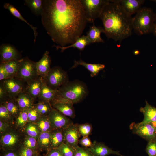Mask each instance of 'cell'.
Returning a JSON list of instances; mask_svg holds the SVG:
<instances>
[{"label":"cell","mask_w":156,"mask_h":156,"mask_svg":"<svg viewBox=\"0 0 156 156\" xmlns=\"http://www.w3.org/2000/svg\"><path fill=\"white\" fill-rule=\"evenodd\" d=\"M42 23L52 40L61 47L75 43L88 22L80 0H42Z\"/></svg>","instance_id":"1"},{"label":"cell","mask_w":156,"mask_h":156,"mask_svg":"<svg viewBox=\"0 0 156 156\" xmlns=\"http://www.w3.org/2000/svg\"><path fill=\"white\" fill-rule=\"evenodd\" d=\"M99 18L108 38L121 41L131 35L133 18L127 14L117 0H109L103 7Z\"/></svg>","instance_id":"2"},{"label":"cell","mask_w":156,"mask_h":156,"mask_svg":"<svg viewBox=\"0 0 156 156\" xmlns=\"http://www.w3.org/2000/svg\"><path fill=\"white\" fill-rule=\"evenodd\" d=\"M155 13L150 8L142 7L133 18V29L138 35L152 32L155 23Z\"/></svg>","instance_id":"3"},{"label":"cell","mask_w":156,"mask_h":156,"mask_svg":"<svg viewBox=\"0 0 156 156\" xmlns=\"http://www.w3.org/2000/svg\"><path fill=\"white\" fill-rule=\"evenodd\" d=\"M58 95L73 104L82 100L88 94L87 87L84 83L78 81H68L58 89Z\"/></svg>","instance_id":"4"},{"label":"cell","mask_w":156,"mask_h":156,"mask_svg":"<svg viewBox=\"0 0 156 156\" xmlns=\"http://www.w3.org/2000/svg\"><path fill=\"white\" fill-rule=\"evenodd\" d=\"M87 21L93 23L99 18L102 10L108 0H80Z\"/></svg>","instance_id":"5"},{"label":"cell","mask_w":156,"mask_h":156,"mask_svg":"<svg viewBox=\"0 0 156 156\" xmlns=\"http://www.w3.org/2000/svg\"><path fill=\"white\" fill-rule=\"evenodd\" d=\"M44 78L45 83L53 89L57 90L69 81L67 73L61 68L55 66L51 68Z\"/></svg>","instance_id":"6"},{"label":"cell","mask_w":156,"mask_h":156,"mask_svg":"<svg viewBox=\"0 0 156 156\" xmlns=\"http://www.w3.org/2000/svg\"><path fill=\"white\" fill-rule=\"evenodd\" d=\"M38 75L36 62L31 60L27 57L22 58L15 77L27 83Z\"/></svg>","instance_id":"7"},{"label":"cell","mask_w":156,"mask_h":156,"mask_svg":"<svg viewBox=\"0 0 156 156\" xmlns=\"http://www.w3.org/2000/svg\"><path fill=\"white\" fill-rule=\"evenodd\" d=\"M132 132L148 142L156 139V128L151 123L133 122L129 126Z\"/></svg>","instance_id":"8"},{"label":"cell","mask_w":156,"mask_h":156,"mask_svg":"<svg viewBox=\"0 0 156 156\" xmlns=\"http://www.w3.org/2000/svg\"><path fill=\"white\" fill-rule=\"evenodd\" d=\"M9 96L16 98L21 92L25 91L27 84L16 77L1 81Z\"/></svg>","instance_id":"9"},{"label":"cell","mask_w":156,"mask_h":156,"mask_svg":"<svg viewBox=\"0 0 156 156\" xmlns=\"http://www.w3.org/2000/svg\"><path fill=\"white\" fill-rule=\"evenodd\" d=\"M1 137V146L8 149H13L22 145L24 138L20 132L11 129Z\"/></svg>","instance_id":"10"},{"label":"cell","mask_w":156,"mask_h":156,"mask_svg":"<svg viewBox=\"0 0 156 156\" xmlns=\"http://www.w3.org/2000/svg\"><path fill=\"white\" fill-rule=\"evenodd\" d=\"M48 116L53 130L64 129L73 123L69 118L53 108Z\"/></svg>","instance_id":"11"},{"label":"cell","mask_w":156,"mask_h":156,"mask_svg":"<svg viewBox=\"0 0 156 156\" xmlns=\"http://www.w3.org/2000/svg\"><path fill=\"white\" fill-rule=\"evenodd\" d=\"M53 108L57 109L66 116L72 118L75 117L73 104L71 102L58 95L51 103Z\"/></svg>","instance_id":"12"},{"label":"cell","mask_w":156,"mask_h":156,"mask_svg":"<svg viewBox=\"0 0 156 156\" xmlns=\"http://www.w3.org/2000/svg\"><path fill=\"white\" fill-rule=\"evenodd\" d=\"M77 124L73 123L63 129L64 142L75 150L79 146V138L81 136L78 130Z\"/></svg>","instance_id":"13"},{"label":"cell","mask_w":156,"mask_h":156,"mask_svg":"<svg viewBox=\"0 0 156 156\" xmlns=\"http://www.w3.org/2000/svg\"><path fill=\"white\" fill-rule=\"evenodd\" d=\"M1 62L20 59V54L13 46L7 44H3L0 47Z\"/></svg>","instance_id":"14"},{"label":"cell","mask_w":156,"mask_h":156,"mask_svg":"<svg viewBox=\"0 0 156 156\" xmlns=\"http://www.w3.org/2000/svg\"><path fill=\"white\" fill-rule=\"evenodd\" d=\"M44 82L43 77L38 75L26 83L25 91L35 100L39 97Z\"/></svg>","instance_id":"15"},{"label":"cell","mask_w":156,"mask_h":156,"mask_svg":"<svg viewBox=\"0 0 156 156\" xmlns=\"http://www.w3.org/2000/svg\"><path fill=\"white\" fill-rule=\"evenodd\" d=\"M88 148L94 156H107L111 154L124 156L119 151L113 150L103 143L96 141H94L93 145Z\"/></svg>","instance_id":"16"},{"label":"cell","mask_w":156,"mask_h":156,"mask_svg":"<svg viewBox=\"0 0 156 156\" xmlns=\"http://www.w3.org/2000/svg\"><path fill=\"white\" fill-rule=\"evenodd\" d=\"M125 12L128 15L137 13L142 8L144 0H117Z\"/></svg>","instance_id":"17"},{"label":"cell","mask_w":156,"mask_h":156,"mask_svg":"<svg viewBox=\"0 0 156 156\" xmlns=\"http://www.w3.org/2000/svg\"><path fill=\"white\" fill-rule=\"evenodd\" d=\"M51 60L49 55V52L46 51L42 58L36 62V66L38 74L44 78L51 69Z\"/></svg>","instance_id":"18"},{"label":"cell","mask_w":156,"mask_h":156,"mask_svg":"<svg viewBox=\"0 0 156 156\" xmlns=\"http://www.w3.org/2000/svg\"><path fill=\"white\" fill-rule=\"evenodd\" d=\"M57 90H53L44 82L38 98L39 101H47L51 104L58 96Z\"/></svg>","instance_id":"19"},{"label":"cell","mask_w":156,"mask_h":156,"mask_svg":"<svg viewBox=\"0 0 156 156\" xmlns=\"http://www.w3.org/2000/svg\"><path fill=\"white\" fill-rule=\"evenodd\" d=\"M16 98L21 110L34 107L35 100L26 91L21 93Z\"/></svg>","instance_id":"20"},{"label":"cell","mask_w":156,"mask_h":156,"mask_svg":"<svg viewBox=\"0 0 156 156\" xmlns=\"http://www.w3.org/2000/svg\"><path fill=\"white\" fill-rule=\"evenodd\" d=\"M140 111L144 116L142 122L150 123L156 122V107L150 105L146 101L145 106L140 108Z\"/></svg>","instance_id":"21"},{"label":"cell","mask_w":156,"mask_h":156,"mask_svg":"<svg viewBox=\"0 0 156 156\" xmlns=\"http://www.w3.org/2000/svg\"><path fill=\"white\" fill-rule=\"evenodd\" d=\"M82 65L90 73L91 77L96 76L101 70L104 68V65L101 64H92L87 63L81 59L75 61L74 65L71 69H73L79 65Z\"/></svg>","instance_id":"22"},{"label":"cell","mask_w":156,"mask_h":156,"mask_svg":"<svg viewBox=\"0 0 156 156\" xmlns=\"http://www.w3.org/2000/svg\"><path fill=\"white\" fill-rule=\"evenodd\" d=\"M22 58L6 62H1L0 64L4 67L11 78L15 77L18 72Z\"/></svg>","instance_id":"23"},{"label":"cell","mask_w":156,"mask_h":156,"mask_svg":"<svg viewBox=\"0 0 156 156\" xmlns=\"http://www.w3.org/2000/svg\"><path fill=\"white\" fill-rule=\"evenodd\" d=\"M104 33V29L100 27L95 26L93 24L90 26L87 33L86 36L90 41L91 43L96 42H104V41L101 36V33Z\"/></svg>","instance_id":"24"},{"label":"cell","mask_w":156,"mask_h":156,"mask_svg":"<svg viewBox=\"0 0 156 156\" xmlns=\"http://www.w3.org/2000/svg\"><path fill=\"white\" fill-rule=\"evenodd\" d=\"M3 103L14 118L16 119L19 115L21 110L16 98L9 97Z\"/></svg>","instance_id":"25"},{"label":"cell","mask_w":156,"mask_h":156,"mask_svg":"<svg viewBox=\"0 0 156 156\" xmlns=\"http://www.w3.org/2000/svg\"><path fill=\"white\" fill-rule=\"evenodd\" d=\"M64 142L63 129L53 130L51 132L50 149L57 148Z\"/></svg>","instance_id":"26"},{"label":"cell","mask_w":156,"mask_h":156,"mask_svg":"<svg viewBox=\"0 0 156 156\" xmlns=\"http://www.w3.org/2000/svg\"><path fill=\"white\" fill-rule=\"evenodd\" d=\"M91 43L86 36L83 35L79 38L73 44L70 45L61 47L58 45L55 46L57 49H60L61 52H63L66 49L71 47L75 48L80 50H83L85 47Z\"/></svg>","instance_id":"27"},{"label":"cell","mask_w":156,"mask_h":156,"mask_svg":"<svg viewBox=\"0 0 156 156\" xmlns=\"http://www.w3.org/2000/svg\"><path fill=\"white\" fill-rule=\"evenodd\" d=\"M4 7L5 9L8 10L14 16L23 21L30 26L34 31V42H35L38 35V33L36 31L37 27L33 26L31 25L28 23L23 17L18 10L12 5L9 3H6L4 5Z\"/></svg>","instance_id":"28"},{"label":"cell","mask_w":156,"mask_h":156,"mask_svg":"<svg viewBox=\"0 0 156 156\" xmlns=\"http://www.w3.org/2000/svg\"><path fill=\"white\" fill-rule=\"evenodd\" d=\"M52 131L41 133L37 140L38 146L43 149H50Z\"/></svg>","instance_id":"29"},{"label":"cell","mask_w":156,"mask_h":156,"mask_svg":"<svg viewBox=\"0 0 156 156\" xmlns=\"http://www.w3.org/2000/svg\"><path fill=\"white\" fill-rule=\"evenodd\" d=\"M35 123L41 133L51 131L53 130L48 116H41Z\"/></svg>","instance_id":"30"},{"label":"cell","mask_w":156,"mask_h":156,"mask_svg":"<svg viewBox=\"0 0 156 156\" xmlns=\"http://www.w3.org/2000/svg\"><path fill=\"white\" fill-rule=\"evenodd\" d=\"M25 4L36 15H40L42 10V0H25Z\"/></svg>","instance_id":"31"},{"label":"cell","mask_w":156,"mask_h":156,"mask_svg":"<svg viewBox=\"0 0 156 156\" xmlns=\"http://www.w3.org/2000/svg\"><path fill=\"white\" fill-rule=\"evenodd\" d=\"M27 135L38 140L41 132L35 123L28 122L24 127Z\"/></svg>","instance_id":"32"},{"label":"cell","mask_w":156,"mask_h":156,"mask_svg":"<svg viewBox=\"0 0 156 156\" xmlns=\"http://www.w3.org/2000/svg\"><path fill=\"white\" fill-rule=\"evenodd\" d=\"M34 107L41 116H48L53 108L50 103L44 101H39Z\"/></svg>","instance_id":"33"},{"label":"cell","mask_w":156,"mask_h":156,"mask_svg":"<svg viewBox=\"0 0 156 156\" xmlns=\"http://www.w3.org/2000/svg\"><path fill=\"white\" fill-rule=\"evenodd\" d=\"M14 118L9 113L5 104L0 103V120L7 122L11 125L13 124Z\"/></svg>","instance_id":"34"},{"label":"cell","mask_w":156,"mask_h":156,"mask_svg":"<svg viewBox=\"0 0 156 156\" xmlns=\"http://www.w3.org/2000/svg\"><path fill=\"white\" fill-rule=\"evenodd\" d=\"M27 110H22L16 119V125L19 128H24L28 122Z\"/></svg>","instance_id":"35"},{"label":"cell","mask_w":156,"mask_h":156,"mask_svg":"<svg viewBox=\"0 0 156 156\" xmlns=\"http://www.w3.org/2000/svg\"><path fill=\"white\" fill-rule=\"evenodd\" d=\"M63 156H74L75 150L65 142L57 148Z\"/></svg>","instance_id":"36"},{"label":"cell","mask_w":156,"mask_h":156,"mask_svg":"<svg viewBox=\"0 0 156 156\" xmlns=\"http://www.w3.org/2000/svg\"><path fill=\"white\" fill-rule=\"evenodd\" d=\"M92 125L89 123L78 124V130L81 136H88L91 133L92 130Z\"/></svg>","instance_id":"37"},{"label":"cell","mask_w":156,"mask_h":156,"mask_svg":"<svg viewBox=\"0 0 156 156\" xmlns=\"http://www.w3.org/2000/svg\"><path fill=\"white\" fill-rule=\"evenodd\" d=\"M22 145L33 150L38 146L37 140L34 138L26 135L24 138Z\"/></svg>","instance_id":"38"},{"label":"cell","mask_w":156,"mask_h":156,"mask_svg":"<svg viewBox=\"0 0 156 156\" xmlns=\"http://www.w3.org/2000/svg\"><path fill=\"white\" fill-rule=\"evenodd\" d=\"M28 122L36 123L41 115L34 107L27 110Z\"/></svg>","instance_id":"39"},{"label":"cell","mask_w":156,"mask_h":156,"mask_svg":"<svg viewBox=\"0 0 156 156\" xmlns=\"http://www.w3.org/2000/svg\"><path fill=\"white\" fill-rule=\"evenodd\" d=\"M145 151L149 156H156V139L148 142Z\"/></svg>","instance_id":"40"},{"label":"cell","mask_w":156,"mask_h":156,"mask_svg":"<svg viewBox=\"0 0 156 156\" xmlns=\"http://www.w3.org/2000/svg\"><path fill=\"white\" fill-rule=\"evenodd\" d=\"M74 156H94L88 148L80 147L79 146L75 150Z\"/></svg>","instance_id":"41"},{"label":"cell","mask_w":156,"mask_h":156,"mask_svg":"<svg viewBox=\"0 0 156 156\" xmlns=\"http://www.w3.org/2000/svg\"><path fill=\"white\" fill-rule=\"evenodd\" d=\"M79 143L83 147L89 148L93 144L88 136L83 137L79 141Z\"/></svg>","instance_id":"42"},{"label":"cell","mask_w":156,"mask_h":156,"mask_svg":"<svg viewBox=\"0 0 156 156\" xmlns=\"http://www.w3.org/2000/svg\"><path fill=\"white\" fill-rule=\"evenodd\" d=\"M21 148L19 152V156H33V150L22 145Z\"/></svg>","instance_id":"43"},{"label":"cell","mask_w":156,"mask_h":156,"mask_svg":"<svg viewBox=\"0 0 156 156\" xmlns=\"http://www.w3.org/2000/svg\"><path fill=\"white\" fill-rule=\"evenodd\" d=\"M11 124L4 121L0 120V136L5 133L10 128Z\"/></svg>","instance_id":"44"},{"label":"cell","mask_w":156,"mask_h":156,"mask_svg":"<svg viewBox=\"0 0 156 156\" xmlns=\"http://www.w3.org/2000/svg\"><path fill=\"white\" fill-rule=\"evenodd\" d=\"M9 96L6 91L1 83H0V103L3 102L7 99Z\"/></svg>","instance_id":"45"},{"label":"cell","mask_w":156,"mask_h":156,"mask_svg":"<svg viewBox=\"0 0 156 156\" xmlns=\"http://www.w3.org/2000/svg\"><path fill=\"white\" fill-rule=\"evenodd\" d=\"M11 78L9 76L3 66L0 64V81Z\"/></svg>","instance_id":"46"},{"label":"cell","mask_w":156,"mask_h":156,"mask_svg":"<svg viewBox=\"0 0 156 156\" xmlns=\"http://www.w3.org/2000/svg\"><path fill=\"white\" fill-rule=\"evenodd\" d=\"M48 156H63L57 148L50 150Z\"/></svg>","instance_id":"47"},{"label":"cell","mask_w":156,"mask_h":156,"mask_svg":"<svg viewBox=\"0 0 156 156\" xmlns=\"http://www.w3.org/2000/svg\"><path fill=\"white\" fill-rule=\"evenodd\" d=\"M4 156H18V155L15 152H9L6 153Z\"/></svg>","instance_id":"48"},{"label":"cell","mask_w":156,"mask_h":156,"mask_svg":"<svg viewBox=\"0 0 156 156\" xmlns=\"http://www.w3.org/2000/svg\"><path fill=\"white\" fill-rule=\"evenodd\" d=\"M152 32L154 35L156 37V23H155L154 27Z\"/></svg>","instance_id":"49"},{"label":"cell","mask_w":156,"mask_h":156,"mask_svg":"<svg viewBox=\"0 0 156 156\" xmlns=\"http://www.w3.org/2000/svg\"><path fill=\"white\" fill-rule=\"evenodd\" d=\"M155 23H156V12L155 13Z\"/></svg>","instance_id":"50"},{"label":"cell","mask_w":156,"mask_h":156,"mask_svg":"<svg viewBox=\"0 0 156 156\" xmlns=\"http://www.w3.org/2000/svg\"><path fill=\"white\" fill-rule=\"evenodd\" d=\"M152 123V124H153V125H154V126H155V127H156V122H154V123Z\"/></svg>","instance_id":"51"},{"label":"cell","mask_w":156,"mask_h":156,"mask_svg":"<svg viewBox=\"0 0 156 156\" xmlns=\"http://www.w3.org/2000/svg\"><path fill=\"white\" fill-rule=\"evenodd\" d=\"M151 1H152L153 2H154L155 3H156V0H151Z\"/></svg>","instance_id":"52"}]
</instances>
